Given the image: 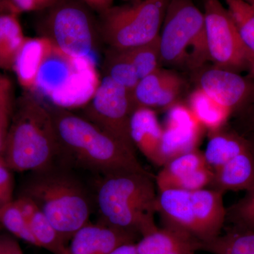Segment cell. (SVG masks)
I'll use <instances>...</instances> for the list:
<instances>
[{"label":"cell","mask_w":254,"mask_h":254,"mask_svg":"<svg viewBox=\"0 0 254 254\" xmlns=\"http://www.w3.org/2000/svg\"><path fill=\"white\" fill-rule=\"evenodd\" d=\"M61 150L49 108L29 94L17 103L8 128L2 158L11 170L41 173L49 170Z\"/></svg>","instance_id":"1"},{"label":"cell","mask_w":254,"mask_h":254,"mask_svg":"<svg viewBox=\"0 0 254 254\" xmlns=\"http://www.w3.org/2000/svg\"><path fill=\"white\" fill-rule=\"evenodd\" d=\"M50 112L60 148L83 166L105 175L148 173L138 161L136 153L95 124L63 108H54Z\"/></svg>","instance_id":"2"},{"label":"cell","mask_w":254,"mask_h":254,"mask_svg":"<svg viewBox=\"0 0 254 254\" xmlns=\"http://www.w3.org/2000/svg\"><path fill=\"white\" fill-rule=\"evenodd\" d=\"M158 193L149 173L105 175L98 189L101 221L140 237L156 228Z\"/></svg>","instance_id":"3"},{"label":"cell","mask_w":254,"mask_h":254,"mask_svg":"<svg viewBox=\"0 0 254 254\" xmlns=\"http://www.w3.org/2000/svg\"><path fill=\"white\" fill-rule=\"evenodd\" d=\"M23 187L65 242L88 223L91 206L83 187L73 177L50 171L37 173Z\"/></svg>","instance_id":"4"},{"label":"cell","mask_w":254,"mask_h":254,"mask_svg":"<svg viewBox=\"0 0 254 254\" xmlns=\"http://www.w3.org/2000/svg\"><path fill=\"white\" fill-rule=\"evenodd\" d=\"M100 81L95 60L71 56L53 45L40 69L34 92L66 110L88 104Z\"/></svg>","instance_id":"5"},{"label":"cell","mask_w":254,"mask_h":254,"mask_svg":"<svg viewBox=\"0 0 254 254\" xmlns=\"http://www.w3.org/2000/svg\"><path fill=\"white\" fill-rule=\"evenodd\" d=\"M163 21L161 63L193 69L210 60L204 14L192 0H170Z\"/></svg>","instance_id":"6"},{"label":"cell","mask_w":254,"mask_h":254,"mask_svg":"<svg viewBox=\"0 0 254 254\" xmlns=\"http://www.w3.org/2000/svg\"><path fill=\"white\" fill-rule=\"evenodd\" d=\"M170 0H141L132 5L111 6L102 11L100 38L110 48L129 50L153 41Z\"/></svg>","instance_id":"7"},{"label":"cell","mask_w":254,"mask_h":254,"mask_svg":"<svg viewBox=\"0 0 254 254\" xmlns=\"http://www.w3.org/2000/svg\"><path fill=\"white\" fill-rule=\"evenodd\" d=\"M41 28L43 34L64 53L95 60L100 38L93 14L76 0H58Z\"/></svg>","instance_id":"8"},{"label":"cell","mask_w":254,"mask_h":254,"mask_svg":"<svg viewBox=\"0 0 254 254\" xmlns=\"http://www.w3.org/2000/svg\"><path fill=\"white\" fill-rule=\"evenodd\" d=\"M205 31L209 59L216 67L252 71V62L228 11L220 0H205Z\"/></svg>","instance_id":"9"},{"label":"cell","mask_w":254,"mask_h":254,"mask_svg":"<svg viewBox=\"0 0 254 254\" xmlns=\"http://www.w3.org/2000/svg\"><path fill=\"white\" fill-rule=\"evenodd\" d=\"M135 107L131 93L108 76H103L94 95L84 106L85 118L136 153L129 133Z\"/></svg>","instance_id":"10"},{"label":"cell","mask_w":254,"mask_h":254,"mask_svg":"<svg viewBox=\"0 0 254 254\" xmlns=\"http://www.w3.org/2000/svg\"><path fill=\"white\" fill-rule=\"evenodd\" d=\"M201 125L189 107L175 103L168 108L160 146V165L197 149Z\"/></svg>","instance_id":"11"},{"label":"cell","mask_w":254,"mask_h":254,"mask_svg":"<svg viewBox=\"0 0 254 254\" xmlns=\"http://www.w3.org/2000/svg\"><path fill=\"white\" fill-rule=\"evenodd\" d=\"M199 88L232 113L254 103V83L224 68H210L203 72Z\"/></svg>","instance_id":"12"},{"label":"cell","mask_w":254,"mask_h":254,"mask_svg":"<svg viewBox=\"0 0 254 254\" xmlns=\"http://www.w3.org/2000/svg\"><path fill=\"white\" fill-rule=\"evenodd\" d=\"M140 237L103 221L89 222L71 237L68 247L71 254H110L127 244L136 243Z\"/></svg>","instance_id":"13"},{"label":"cell","mask_w":254,"mask_h":254,"mask_svg":"<svg viewBox=\"0 0 254 254\" xmlns=\"http://www.w3.org/2000/svg\"><path fill=\"white\" fill-rule=\"evenodd\" d=\"M182 86L176 73L159 68L141 78L131 93L135 109L169 108L175 104Z\"/></svg>","instance_id":"14"},{"label":"cell","mask_w":254,"mask_h":254,"mask_svg":"<svg viewBox=\"0 0 254 254\" xmlns=\"http://www.w3.org/2000/svg\"><path fill=\"white\" fill-rule=\"evenodd\" d=\"M163 131L153 109L138 108L132 114L129 133L133 145L150 163L160 167V146Z\"/></svg>","instance_id":"15"},{"label":"cell","mask_w":254,"mask_h":254,"mask_svg":"<svg viewBox=\"0 0 254 254\" xmlns=\"http://www.w3.org/2000/svg\"><path fill=\"white\" fill-rule=\"evenodd\" d=\"M53 48V43L46 37L25 39L13 70L20 85L26 91L34 93L40 69Z\"/></svg>","instance_id":"16"},{"label":"cell","mask_w":254,"mask_h":254,"mask_svg":"<svg viewBox=\"0 0 254 254\" xmlns=\"http://www.w3.org/2000/svg\"><path fill=\"white\" fill-rule=\"evenodd\" d=\"M139 254H195L197 241L170 227H157L136 243Z\"/></svg>","instance_id":"17"},{"label":"cell","mask_w":254,"mask_h":254,"mask_svg":"<svg viewBox=\"0 0 254 254\" xmlns=\"http://www.w3.org/2000/svg\"><path fill=\"white\" fill-rule=\"evenodd\" d=\"M213 190H250L254 188V156L251 148L237 155L214 172Z\"/></svg>","instance_id":"18"},{"label":"cell","mask_w":254,"mask_h":254,"mask_svg":"<svg viewBox=\"0 0 254 254\" xmlns=\"http://www.w3.org/2000/svg\"><path fill=\"white\" fill-rule=\"evenodd\" d=\"M250 148L249 140L235 132L224 131L220 128L210 132L203 153L207 165L215 172L237 155Z\"/></svg>","instance_id":"19"},{"label":"cell","mask_w":254,"mask_h":254,"mask_svg":"<svg viewBox=\"0 0 254 254\" xmlns=\"http://www.w3.org/2000/svg\"><path fill=\"white\" fill-rule=\"evenodd\" d=\"M197 249L212 254H254V232L234 227L212 240L197 242Z\"/></svg>","instance_id":"20"},{"label":"cell","mask_w":254,"mask_h":254,"mask_svg":"<svg viewBox=\"0 0 254 254\" xmlns=\"http://www.w3.org/2000/svg\"><path fill=\"white\" fill-rule=\"evenodd\" d=\"M189 108L200 125L210 132L222 128L232 113L231 110L220 104L200 88L190 94Z\"/></svg>","instance_id":"21"},{"label":"cell","mask_w":254,"mask_h":254,"mask_svg":"<svg viewBox=\"0 0 254 254\" xmlns=\"http://www.w3.org/2000/svg\"><path fill=\"white\" fill-rule=\"evenodd\" d=\"M26 37L18 14L0 16V68L13 70L15 60Z\"/></svg>","instance_id":"22"},{"label":"cell","mask_w":254,"mask_h":254,"mask_svg":"<svg viewBox=\"0 0 254 254\" xmlns=\"http://www.w3.org/2000/svg\"><path fill=\"white\" fill-rule=\"evenodd\" d=\"M206 165L203 153L198 149L172 159L155 177L158 191L168 190L177 180Z\"/></svg>","instance_id":"23"},{"label":"cell","mask_w":254,"mask_h":254,"mask_svg":"<svg viewBox=\"0 0 254 254\" xmlns=\"http://www.w3.org/2000/svg\"><path fill=\"white\" fill-rule=\"evenodd\" d=\"M103 71L104 76L111 78L131 93L140 80L126 50L108 48L103 60Z\"/></svg>","instance_id":"24"},{"label":"cell","mask_w":254,"mask_h":254,"mask_svg":"<svg viewBox=\"0 0 254 254\" xmlns=\"http://www.w3.org/2000/svg\"><path fill=\"white\" fill-rule=\"evenodd\" d=\"M252 62L254 74V6L245 0H224Z\"/></svg>","instance_id":"25"},{"label":"cell","mask_w":254,"mask_h":254,"mask_svg":"<svg viewBox=\"0 0 254 254\" xmlns=\"http://www.w3.org/2000/svg\"><path fill=\"white\" fill-rule=\"evenodd\" d=\"M28 223L38 247L53 254L66 253L68 250L66 242L40 209L29 219Z\"/></svg>","instance_id":"26"},{"label":"cell","mask_w":254,"mask_h":254,"mask_svg":"<svg viewBox=\"0 0 254 254\" xmlns=\"http://www.w3.org/2000/svg\"><path fill=\"white\" fill-rule=\"evenodd\" d=\"M126 50L139 79L160 68V36L142 46Z\"/></svg>","instance_id":"27"},{"label":"cell","mask_w":254,"mask_h":254,"mask_svg":"<svg viewBox=\"0 0 254 254\" xmlns=\"http://www.w3.org/2000/svg\"><path fill=\"white\" fill-rule=\"evenodd\" d=\"M0 223L13 236L38 247L29 223L14 200L0 206Z\"/></svg>","instance_id":"28"},{"label":"cell","mask_w":254,"mask_h":254,"mask_svg":"<svg viewBox=\"0 0 254 254\" xmlns=\"http://www.w3.org/2000/svg\"><path fill=\"white\" fill-rule=\"evenodd\" d=\"M227 218L236 228L254 232V188L247 190L244 198L227 209Z\"/></svg>","instance_id":"29"},{"label":"cell","mask_w":254,"mask_h":254,"mask_svg":"<svg viewBox=\"0 0 254 254\" xmlns=\"http://www.w3.org/2000/svg\"><path fill=\"white\" fill-rule=\"evenodd\" d=\"M14 180L11 170L0 156V206L13 200Z\"/></svg>","instance_id":"30"},{"label":"cell","mask_w":254,"mask_h":254,"mask_svg":"<svg viewBox=\"0 0 254 254\" xmlns=\"http://www.w3.org/2000/svg\"><path fill=\"white\" fill-rule=\"evenodd\" d=\"M58 0H11L18 12L39 11L51 7Z\"/></svg>","instance_id":"31"},{"label":"cell","mask_w":254,"mask_h":254,"mask_svg":"<svg viewBox=\"0 0 254 254\" xmlns=\"http://www.w3.org/2000/svg\"><path fill=\"white\" fill-rule=\"evenodd\" d=\"M0 106L11 114L12 111V85L9 78L0 74Z\"/></svg>","instance_id":"32"},{"label":"cell","mask_w":254,"mask_h":254,"mask_svg":"<svg viewBox=\"0 0 254 254\" xmlns=\"http://www.w3.org/2000/svg\"><path fill=\"white\" fill-rule=\"evenodd\" d=\"M0 246L2 254H23L17 239L10 233L0 232Z\"/></svg>","instance_id":"33"},{"label":"cell","mask_w":254,"mask_h":254,"mask_svg":"<svg viewBox=\"0 0 254 254\" xmlns=\"http://www.w3.org/2000/svg\"><path fill=\"white\" fill-rule=\"evenodd\" d=\"M14 200L21 213H22L23 216L26 218L28 221L33 216V214L36 213L37 210L39 209L36 203L31 198L26 196V195H22L17 199Z\"/></svg>","instance_id":"34"},{"label":"cell","mask_w":254,"mask_h":254,"mask_svg":"<svg viewBox=\"0 0 254 254\" xmlns=\"http://www.w3.org/2000/svg\"><path fill=\"white\" fill-rule=\"evenodd\" d=\"M9 120H0V156H2L7 135Z\"/></svg>","instance_id":"35"},{"label":"cell","mask_w":254,"mask_h":254,"mask_svg":"<svg viewBox=\"0 0 254 254\" xmlns=\"http://www.w3.org/2000/svg\"><path fill=\"white\" fill-rule=\"evenodd\" d=\"M95 9L103 11L111 7L114 0H83Z\"/></svg>","instance_id":"36"},{"label":"cell","mask_w":254,"mask_h":254,"mask_svg":"<svg viewBox=\"0 0 254 254\" xmlns=\"http://www.w3.org/2000/svg\"><path fill=\"white\" fill-rule=\"evenodd\" d=\"M18 13L11 0H0V16L7 14H18Z\"/></svg>","instance_id":"37"},{"label":"cell","mask_w":254,"mask_h":254,"mask_svg":"<svg viewBox=\"0 0 254 254\" xmlns=\"http://www.w3.org/2000/svg\"><path fill=\"white\" fill-rule=\"evenodd\" d=\"M110 254H139L137 251L136 243L127 244L118 247Z\"/></svg>","instance_id":"38"},{"label":"cell","mask_w":254,"mask_h":254,"mask_svg":"<svg viewBox=\"0 0 254 254\" xmlns=\"http://www.w3.org/2000/svg\"><path fill=\"white\" fill-rule=\"evenodd\" d=\"M10 115L0 106V120H9Z\"/></svg>","instance_id":"39"},{"label":"cell","mask_w":254,"mask_h":254,"mask_svg":"<svg viewBox=\"0 0 254 254\" xmlns=\"http://www.w3.org/2000/svg\"><path fill=\"white\" fill-rule=\"evenodd\" d=\"M252 116H251V120H252V123L254 125V103L252 105Z\"/></svg>","instance_id":"40"},{"label":"cell","mask_w":254,"mask_h":254,"mask_svg":"<svg viewBox=\"0 0 254 254\" xmlns=\"http://www.w3.org/2000/svg\"><path fill=\"white\" fill-rule=\"evenodd\" d=\"M250 143L251 150H252V153L254 156V138L252 140H249Z\"/></svg>","instance_id":"41"},{"label":"cell","mask_w":254,"mask_h":254,"mask_svg":"<svg viewBox=\"0 0 254 254\" xmlns=\"http://www.w3.org/2000/svg\"><path fill=\"white\" fill-rule=\"evenodd\" d=\"M247 2L250 3V4L253 5L254 6V0H245Z\"/></svg>","instance_id":"42"},{"label":"cell","mask_w":254,"mask_h":254,"mask_svg":"<svg viewBox=\"0 0 254 254\" xmlns=\"http://www.w3.org/2000/svg\"><path fill=\"white\" fill-rule=\"evenodd\" d=\"M64 254H71V253H70L69 250H68V249L67 251H66V253H65Z\"/></svg>","instance_id":"43"},{"label":"cell","mask_w":254,"mask_h":254,"mask_svg":"<svg viewBox=\"0 0 254 254\" xmlns=\"http://www.w3.org/2000/svg\"><path fill=\"white\" fill-rule=\"evenodd\" d=\"M0 254H2V252H1V246H0Z\"/></svg>","instance_id":"44"}]
</instances>
